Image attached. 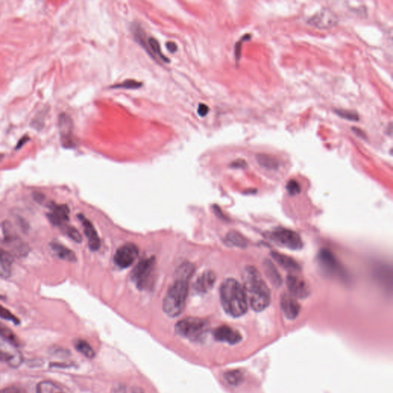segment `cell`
<instances>
[{
    "instance_id": "6da1fadb",
    "label": "cell",
    "mask_w": 393,
    "mask_h": 393,
    "mask_svg": "<svg viewBox=\"0 0 393 393\" xmlns=\"http://www.w3.org/2000/svg\"><path fill=\"white\" fill-rule=\"evenodd\" d=\"M193 271L194 267L188 262L182 263L177 268L174 282L163 301V311L168 317H178L184 311L188 294L189 281Z\"/></svg>"
},
{
    "instance_id": "7a4b0ae2",
    "label": "cell",
    "mask_w": 393,
    "mask_h": 393,
    "mask_svg": "<svg viewBox=\"0 0 393 393\" xmlns=\"http://www.w3.org/2000/svg\"><path fill=\"white\" fill-rule=\"evenodd\" d=\"M243 287L248 304L254 311L261 312L269 307L271 302V292L254 266H247L244 269Z\"/></svg>"
},
{
    "instance_id": "3957f363",
    "label": "cell",
    "mask_w": 393,
    "mask_h": 393,
    "mask_svg": "<svg viewBox=\"0 0 393 393\" xmlns=\"http://www.w3.org/2000/svg\"><path fill=\"white\" fill-rule=\"evenodd\" d=\"M220 298L224 311L233 317L244 315L248 301L243 285L233 278L225 279L220 288Z\"/></svg>"
},
{
    "instance_id": "277c9868",
    "label": "cell",
    "mask_w": 393,
    "mask_h": 393,
    "mask_svg": "<svg viewBox=\"0 0 393 393\" xmlns=\"http://www.w3.org/2000/svg\"><path fill=\"white\" fill-rule=\"evenodd\" d=\"M208 322L196 317H187L177 322L175 331L179 336L190 340H199L208 330Z\"/></svg>"
},
{
    "instance_id": "5b68a950",
    "label": "cell",
    "mask_w": 393,
    "mask_h": 393,
    "mask_svg": "<svg viewBox=\"0 0 393 393\" xmlns=\"http://www.w3.org/2000/svg\"><path fill=\"white\" fill-rule=\"evenodd\" d=\"M272 240L276 244L290 250H301L303 247V241L301 236L291 230L283 228H277L272 231Z\"/></svg>"
},
{
    "instance_id": "8992f818",
    "label": "cell",
    "mask_w": 393,
    "mask_h": 393,
    "mask_svg": "<svg viewBox=\"0 0 393 393\" xmlns=\"http://www.w3.org/2000/svg\"><path fill=\"white\" fill-rule=\"evenodd\" d=\"M155 260L154 257L142 259L135 266L132 272V280L138 288H144L148 283L151 273L154 270Z\"/></svg>"
},
{
    "instance_id": "52a82bcc",
    "label": "cell",
    "mask_w": 393,
    "mask_h": 393,
    "mask_svg": "<svg viewBox=\"0 0 393 393\" xmlns=\"http://www.w3.org/2000/svg\"><path fill=\"white\" fill-rule=\"evenodd\" d=\"M320 268L324 273L336 277H343L344 271L340 262L328 250H321L317 257Z\"/></svg>"
},
{
    "instance_id": "ba28073f",
    "label": "cell",
    "mask_w": 393,
    "mask_h": 393,
    "mask_svg": "<svg viewBox=\"0 0 393 393\" xmlns=\"http://www.w3.org/2000/svg\"><path fill=\"white\" fill-rule=\"evenodd\" d=\"M138 253L139 250L135 244L132 243L124 244L115 254V263L120 268H127L136 260Z\"/></svg>"
},
{
    "instance_id": "9c48e42d",
    "label": "cell",
    "mask_w": 393,
    "mask_h": 393,
    "mask_svg": "<svg viewBox=\"0 0 393 393\" xmlns=\"http://www.w3.org/2000/svg\"><path fill=\"white\" fill-rule=\"evenodd\" d=\"M308 23L320 30H330L338 23V18L332 10L323 9L309 19Z\"/></svg>"
},
{
    "instance_id": "30bf717a",
    "label": "cell",
    "mask_w": 393,
    "mask_h": 393,
    "mask_svg": "<svg viewBox=\"0 0 393 393\" xmlns=\"http://www.w3.org/2000/svg\"><path fill=\"white\" fill-rule=\"evenodd\" d=\"M59 129L62 146L65 148H74L75 143L73 138V122L65 113L59 115Z\"/></svg>"
},
{
    "instance_id": "8fae6325",
    "label": "cell",
    "mask_w": 393,
    "mask_h": 393,
    "mask_svg": "<svg viewBox=\"0 0 393 393\" xmlns=\"http://www.w3.org/2000/svg\"><path fill=\"white\" fill-rule=\"evenodd\" d=\"M286 286L289 294L293 298L305 299L310 294V288L307 282L297 275L289 274L286 277Z\"/></svg>"
},
{
    "instance_id": "7c38bea8",
    "label": "cell",
    "mask_w": 393,
    "mask_h": 393,
    "mask_svg": "<svg viewBox=\"0 0 393 393\" xmlns=\"http://www.w3.org/2000/svg\"><path fill=\"white\" fill-rule=\"evenodd\" d=\"M49 208L50 212L47 214V218L51 224L61 228L66 225L69 220V208L66 205H57L52 202L49 203Z\"/></svg>"
},
{
    "instance_id": "4fadbf2b",
    "label": "cell",
    "mask_w": 393,
    "mask_h": 393,
    "mask_svg": "<svg viewBox=\"0 0 393 393\" xmlns=\"http://www.w3.org/2000/svg\"><path fill=\"white\" fill-rule=\"evenodd\" d=\"M0 361L8 364L13 368L20 366L23 362V356L18 350L15 349V346L9 343H0Z\"/></svg>"
},
{
    "instance_id": "5bb4252c",
    "label": "cell",
    "mask_w": 393,
    "mask_h": 393,
    "mask_svg": "<svg viewBox=\"0 0 393 393\" xmlns=\"http://www.w3.org/2000/svg\"><path fill=\"white\" fill-rule=\"evenodd\" d=\"M78 218L84 228V233L88 240V247L93 251L99 250L101 245V241L92 224L84 215H78Z\"/></svg>"
},
{
    "instance_id": "9a60e30c",
    "label": "cell",
    "mask_w": 393,
    "mask_h": 393,
    "mask_svg": "<svg viewBox=\"0 0 393 393\" xmlns=\"http://www.w3.org/2000/svg\"><path fill=\"white\" fill-rule=\"evenodd\" d=\"M280 307L286 318L293 320L299 315L301 306L297 301L296 298L291 296L289 293H283L280 298Z\"/></svg>"
},
{
    "instance_id": "2e32d148",
    "label": "cell",
    "mask_w": 393,
    "mask_h": 393,
    "mask_svg": "<svg viewBox=\"0 0 393 393\" xmlns=\"http://www.w3.org/2000/svg\"><path fill=\"white\" fill-rule=\"evenodd\" d=\"M215 340L225 342L229 344H236L241 340V336L237 330L228 326H221L214 331Z\"/></svg>"
},
{
    "instance_id": "e0dca14e",
    "label": "cell",
    "mask_w": 393,
    "mask_h": 393,
    "mask_svg": "<svg viewBox=\"0 0 393 393\" xmlns=\"http://www.w3.org/2000/svg\"><path fill=\"white\" fill-rule=\"evenodd\" d=\"M216 281V276L212 271H205L197 278L194 289L199 293H205L213 288Z\"/></svg>"
},
{
    "instance_id": "ac0fdd59",
    "label": "cell",
    "mask_w": 393,
    "mask_h": 393,
    "mask_svg": "<svg viewBox=\"0 0 393 393\" xmlns=\"http://www.w3.org/2000/svg\"><path fill=\"white\" fill-rule=\"evenodd\" d=\"M271 256L279 266H281L287 271L291 272V273L301 271V266L299 263L296 260H293L292 257H288V256L280 254L278 252H272Z\"/></svg>"
},
{
    "instance_id": "d6986e66",
    "label": "cell",
    "mask_w": 393,
    "mask_h": 393,
    "mask_svg": "<svg viewBox=\"0 0 393 393\" xmlns=\"http://www.w3.org/2000/svg\"><path fill=\"white\" fill-rule=\"evenodd\" d=\"M49 246H50L51 250L53 252V254L61 260L68 262L76 261L77 258L75 253L68 249V247L64 246L63 244H60L57 241H52Z\"/></svg>"
},
{
    "instance_id": "ffe728a7",
    "label": "cell",
    "mask_w": 393,
    "mask_h": 393,
    "mask_svg": "<svg viewBox=\"0 0 393 393\" xmlns=\"http://www.w3.org/2000/svg\"><path fill=\"white\" fill-rule=\"evenodd\" d=\"M13 264V257L11 253L0 248V277L7 279L11 276Z\"/></svg>"
},
{
    "instance_id": "44dd1931",
    "label": "cell",
    "mask_w": 393,
    "mask_h": 393,
    "mask_svg": "<svg viewBox=\"0 0 393 393\" xmlns=\"http://www.w3.org/2000/svg\"><path fill=\"white\" fill-rule=\"evenodd\" d=\"M263 266H264L263 270L266 273V276L271 281L272 284L274 286H277V287L281 286V276L279 275L277 269L276 268V266L273 265V263L270 260H266L263 262Z\"/></svg>"
},
{
    "instance_id": "7402d4cb",
    "label": "cell",
    "mask_w": 393,
    "mask_h": 393,
    "mask_svg": "<svg viewBox=\"0 0 393 393\" xmlns=\"http://www.w3.org/2000/svg\"><path fill=\"white\" fill-rule=\"evenodd\" d=\"M0 337H2L7 343L18 347L20 346V340L11 329L0 322Z\"/></svg>"
},
{
    "instance_id": "603a6c76",
    "label": "cell",
    "mask_w": 393,
    "mask_h": 393,
    "mask_svg": "<svg viewBox=\"0 0 393 393\" xmlns=\"http://www.w3.org/2000/svg\"><path fill=\"white\" fill-rule=\"evenodd\" d=\"M74 346H75V348L78 352H79L81 354L88 358V359H92L95 356V352H94V349L90 346L89 343L85 341V340H75Z\"/></svg>"
},
{
    "instance_id": "cb8c5ba5",
    "label": "cell",
    "mask_w": 393,
    "mask_h": 393,
    "mask_svg": "<svg viewBox=\"0 0 393 393\" xmlns=\"http://www.w3.org/2000/svg\"><path fill=\"white\" fill-rule=\"evenodd\" d=\"M36 393H65L63 390L51 381H42L36 386Z\"/></svg>"
},
{
    "instance_id": "d4e9b609",
    "label": "cell",
    "mask_w": 393,
    "mask_h": 393,
    "mask_svg": "<svg viewBox=\"0 0 393 393\" xmlns=\"http://www.w3.org/2000/svg\"><path fill=\"white\" fill-rule=\"evenodd\" d=\"M226 241L228 244L235 246V247H241V248L247 247V241H246L245 238L241 234L236 232V231H231V232L228 233L226 237Z\"/></svg>"
},
{
    "instance_id": "484cf974",
    "label": "cell",
    "mask_w": 393,
    "mask_h": 393,
    "mask_svg": "<svg viewBox=\"0 0 393 393\" xmlns=\"http://www.w3.org/2000/svg\"><path fill=\"white\" fill-rule=\"evenodd\" d=\"M256 158H257V162H258L262 167H265V168L274 169V168L277 167V161H276V159H274V158L270 156V155H266V154H257Z\"/></svg>"
},
{
    "instance_id": "4316f807",
    "label": "cell",
    "mask_w": 393,
    "mask_h": 393,
    "mask_svg": "<svg viewBox=\"0 0 393 393\" xmlns=\"http://www.w3.org/2000/svg\"><path fill=\"white\" fill-rule=\"evenodd\" d=\"M62 231H64L65 234L68 236L69 238L72 240V241H75L77 243H80L82 240L81 238V234L78 232V230L76 228H73L72 226H68V225H65V226L62 228Z\"/></svg>"
},
{
    "instance_id": "83f0119b",
    "label": "cell",
    "mask_w": 393,
    "mask_h": 393,
    "mask_svg": "<svg viewBox=\"0 0 393 393\" xmlns=\"http://www.w3.org/2000/svg\"><path fill=\"white\" fill-rule=\"evenodd\" d=\"M142 82L135 81V80H126L123 82L119 83L117 85H112L111 88H126V89H136L142 86Z\"/></svg>"
},
{
    "instance_id": "f1b7e54d",
    "label": "cell",
    "mask_w": 393,
    "mask_h": 393,
    "mask_svg": "<svg viewBox=\"0 0 393 393\" xmlns=\"http://www.w3.org/2000/svg\"><path fill=\"white\" fill-rule=\"evenodd\" d=\"M241 372L239 371L234 370L230 371V372H227L224 375V378L226 379L227 382L230 384V385H236L237 384H239L241 380Z\"/></svg>"
},
{
    "instance_id": "f546056e",
    "label": "cell",
    "mask_w": 393,
    "mask_h": 393,
    "mask_svg": "<svg viewBox=\"0 0 393 393\" xmlns=\"http://www.w3.org/2000/svg\"><path fill=\"white\" fill-rule=\"evenodd\" d=\"M0 318L12 322L15 325H19L20 324V320L14 314H12L9 310L1 305H0Z\"/></svg>"
},
{
    "instance_id": "4dcf8cb0",
    "label": "cell",
    "mask_w": 393,
    "mask_h": 393,
    "mask_svg": "<svg viewBox=\"0 0 393 393\" xmlns=\"http://www.w3.org/2000/svg\"><path fill=\"white\" fill-rule=\"evenodd\" d=\"M334 112L337 116H340L342 119L349 121H353V122L359 121V116H358L356 112H353V111L337 109V110H335Z\"/></svg>"
},
{
    "instance_id": "1f68e13d",
    "label": "cell",
    "mask_w": 393,
    "mask_h": 393,
    "mask_svg": "<svg viewBox=\"0 0 393 393\" xmlns=\"http://www.w3.org/2000/svg\"><path fill=\"white\" fill-rule=\"evenodd\" d=\"M46 118V112H39L38 113L37 116H36L33 122H32L31 125L33 128L36 129V130H40L43 128V124H44V119Z\"/></svg>"
},
{
    "instance_id": "d6a6232c",
    "label": "cell",
    "mask_w": 393,
    "mask_h": 393,
    "mask_svg": "<svg viewBox=\"0 0 393 393\" xmlns=\"http://www.w3.org/2000/svg\"><path fill=\"white\" fill-rule=\"evenodd\" d=\"M286 188L289 194H298L301 192V186H300L299 183L295 180H290L288 181Z\"/></svg>"
},
{
    "instance_id": "836d02e7",
    "label": "cell",
    "mask_w": 393,
    "mask_h": 393,
    "mask_svg": "<svg viewBox=\"0 0 393 393\" xmlns=\"http://www.w3.org/2000/svg\"><path fill=\"white\" fill-rule=\"evenodd\" d=\"M250 39V35H245V36H243L242 38H241V40L238 42V43L236 44L235 46V57H236V60L238 61L239 60L240 58H241V45H242L243 42L244 41H247L248 40V39Z\"/></svg>"
},
{
    "instance_id": "e575fe53",
    "label": "cell",
    "mask_w": 393,
    "mask_h": 393,
    "mask_svg": "<svg viewBox=\"0 0 393 393\" xmlns=\"http://www.w3.org/2000/svg\"><path fill=\"white\" fill-rule=\"evenodd\" d=\"M209 112V107L205 104H200L198 108V113L201 117H205Z\"/></svg>"
},
{
    "instance_id": "d590c367",
    "label": "cell",
    "mask_w": 393,
    "mask_h": 393,
    "mask_svg": "<svg viewBox=\"0 0 393 393\" xmlns=\"http://www.w3.org/2000/svg\"><path fill=\"white\" fill-rule=\"evenodd\" d=\"M0 393H23L20 388L17 387H7L0 390Z\"/></svg>"
},
{
    "instance_id": "8d00e7d4",
    "label": "cell",
    "mask_w": 393,
    "mask_h": 393,
    "mask_svg": "<svg viewBox=\"0 0 393 393\" xmlns=\"http://www.w3.org/2000/svg\"><path fill=\"white\" fill-rule=\"evenodd\" d=\"M30 138H29L27 135H25V136H23V138H20V141H19L18 143H17V146H16V150H18L20 149V148H21L22 147L25 145V144L27 143V142L30 141Z\"/></svg>"
},
{
    "instance_id": "74e56055",
    "label": "cell",
    "mask_w": 393,
    "mask_h": 393,
    "mask_svg": "<svg viewBox=\"0 0 393 393\" xmlns=\"http://www.w3.org/2000/svg\"><path fill=\"white\" fill-rule=\"evenodd\" d=\"M166 47H167V50L169 51L171 53H174L177 49V45L174 42H168V43H166Z\"/></svg>"
},
{
    "instance_id": "f35d334b",
    "label": "cell",
    "mask_w": 393,
    "mask_h": 393,
    "mask_svg": "<svg viewBox=\"0 0 393 393\" xmlns=\"http://www.w3.org/2000/svg\"><path fill=\"white\" fill-rule=\"evenodd\" d=\"M246 165H247V163L243 160L234 161L232 164V167H244Z\"/></svg>"
},
{
    "instance_id": "ab89813d",
    "label": "cell",
    "mask_w": 393,
    "mask_h": 393,
    "mask_svg": "<svg viewBox=\"0 0 393 393\" xmlns=\"http://www.w3.org/2000/svg\"><path fill=\"white\" fill-rule=\"evenodd\" d=\"M353 131L355 132V133L356 134V135H359V136H361L362 138H364V137H365V135H364L363 132H362V131L359 130V129L353 128Z\"/></svg>"
},
{
    "instance_id": "60d3db41",
    "label": "cell",
    "mask_w": 393,
    "mask_h": 393,
    "mask_svg": "<svg viewBox=\"0 0 393 393\" xmlns=\"http://www.w3.org/2000/svg\"><path fill=\"white\" fill-rule=\"evenodd\" d=\"M3 158H4V155L0 154V160L2 159Z\"/></svg>"
},
{
    "instance_id": "b9f144b4",
    "label": "cell",
    "mask_w": 393,
    "mask_h": 393,
    "mask_svg": "<svg viewBox=\"0 0 393 393\" xmlns=\"http://www.w3.org/2000/svg\"><path fill=\"white\" fill-rule=\"evenodd\" d=\"M2 298V297H1V295H0V298Z\"/></svg>"
}]
</instances>
